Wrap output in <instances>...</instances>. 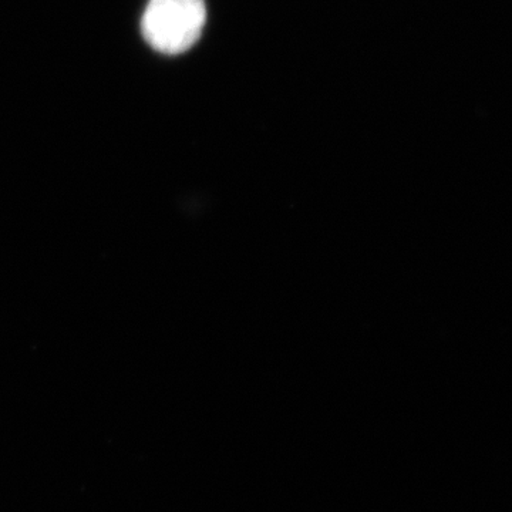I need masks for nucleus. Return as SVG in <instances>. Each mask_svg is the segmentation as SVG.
Segmentation results:
<instances>
[{
    "mask_svg": "<svg viewBox=\"0 0 512 512\" xmlns=\"http://www.w3.org/2000/svg\"><path fill=\"white\" fill-rule=\"evenodd\" d=\"M205 22L204 0H150L141 19V32L154 50L175 56L198 42Z\"/></svg>",
    "mask_w": 512,
    "mask_h": 512,
    "instance_id": "1",
    "label": "nucleus"
}]
</instances>
